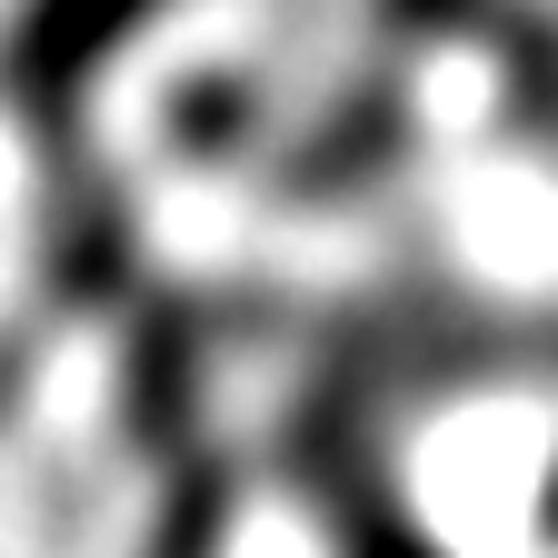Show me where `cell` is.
I'll use <instances>...</instances> for the list:
<instances>
[{
  "instance_id": "1",
  "label": "cell",
  "mask_w": 558,
  "mask_h": 558,
  "mask_svg": "<svg viewBox=\"0 0 558 558\" xmlns=\"http://www.w3.org/2000/svg\"><path fill=\"white\" fill-rule=\"evenodd\" d=\"M100 21H110L100 0H50V40H70V50H100V40H110Z\"/></svg>"
}]
</instances>
